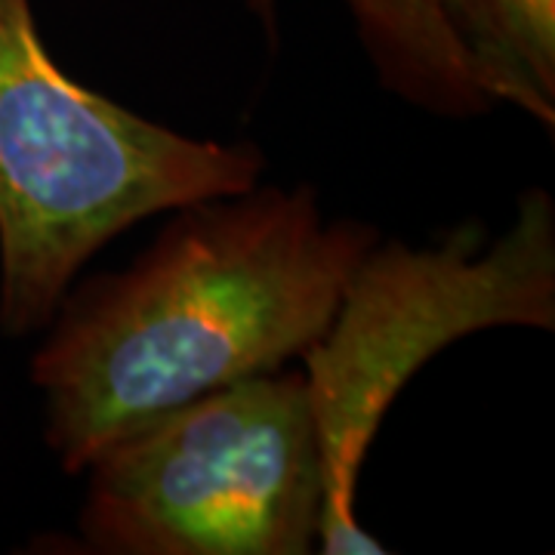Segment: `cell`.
I'll use <instances>...</instances> for the list:
<instances>
[{
  "instance_id": "obj_6",
  "label": "cell",
  "mask_w": 555,
  "mask_h": 555,
  "mask_svg": "<svg viewBox=\"0 0 555 555\" xmlns=\"http://www.w3.org/2000/svg\"><path fill=\"white\" fill-rule=\"evenodd\" d=\"M250 7H254L266 22H275V0H250Z\"/></svg>"
},
{
  "instance_id": "obj_1",
  "label": "cell",
  "mask_w": 555,
  "mask_h": 555,
  "mask_svg": "<svg viewBox=\"0 0 555 555\" xmlns=\"http://www.w3.org/2000/svg\"><path fill=\"white\" fill-rule=\"evenodd\" d=\"M379 241L309 185L185 204L124 272L68 287L31 358L43 438L68 476L149 420L315 343Z\"/></svg>"
},
{
  "instance_id": "obj_2",
  "label": "cell",
  "mask_w": 555,
  "mask_h": 555,
  "mask_svg": "<svg viewBox=\"0 0 555 555\" xmlns=\"http://www.w3.org/2000/svg\"><path fill=\"white\" fill-rule=\"evenodd\" d=\"M250 142L182 137L83 87L0 0V331H43L75 275L142 219L259 185Z\"/></svg>"
},
{
  "instance_id": "obj_4",
  "label": "cell",
  "mask_w": 555,
  "mask_h": 555,
  "mask_svg": "<svg viewBox=\"0 0 555 555\" xmlns=\"http://www.w3.org/2000/svg\"><path fill=\"white\" fill-rule=\"evenodd\" d=\"M80 540L100 555H306L324 466L302 371L219 386L87 463Z\"/></svg>"
},
{
  "instance_id": "obj_5",
  "label": "cell",
  "mask_w": 555,
  "mask_h": 555,
  "mask_svg": "<svg viewBox=\"0 0 555 555\" xmlns=\"http://www.w3.org/2000/svg\"><path fill=\"white\" fill-rule=\"evenodd\" d=\"M379 80L438 115L555 124V0H346Z\"/></svg>"
},
{
  "instance_id": "obj_3",
  "label": "cell",
  "mask_w": 555,
  "mask_h": 555,
  "mask_svg": "<svg viewBox=\"0 0 555 555\" xmlns=\"http://www.w3.org/2000/svg\"><path fill=\"white\" fill-rule=\"evenodd\" d=\"M491 327H555V204L531 189L494 241L463 222L438 244H374L358 259L327 331L302 352L324 466V555H379L356 516L358 476L416 371Z\"/></svg>"
}]
</instances>
